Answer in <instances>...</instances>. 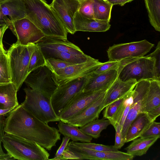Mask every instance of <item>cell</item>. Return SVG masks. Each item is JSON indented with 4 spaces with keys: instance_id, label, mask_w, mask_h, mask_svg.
I'll return each instance as SVG.
<instances>
[{
    "instance_id": "cell-1",
    "label": "cell",
    "mask_w": 160,
    "mask_h": 160,
    "mask_svg": "<svg viewBox=\"0 0 160 160\" xmlns=\"http://www.w3.org/2000/svg\"><path fill=\"white\" fill-rule=\"evenodd\" d=\"M4 130L5 133L35 142L49 151L61 139L58 129L39 120L21 104L7 116Z\"/></svg>"
},
{
    "instance_id": "cell-2",
    "label": "cell",
    "mask_w": 160,
    "mask_h": 160,
    "mask_svg": "<svg viewBox=\"0 0 160 160\" xmlns=\"http://www.w3.org/2000/svg\"><path fill=\"white\" fill-rule=\"evenodd\" d=\"M22 1L25 18L32 22L45 36L67 40L68 32L46 0Z\"/></svg>"
},
{
    "instance_id": "cell-3",
    "label": "cell",
    "mask_w": 160,
    "mask_h": 160,
    "mask_svg": "<svg viewBox=\"0 0 160 160\" xmlns=\"http://www.w3.org/2000/svg\"><path fill=\"white\" fill-rule=\"evenodd\" d=\"M36 46V43L24 45L16 42L7 51L11 82L16 86L18 91L28 75L29 62Z\"/></svg>"
},
{
    "instance_id": "cell-4",
    "label": "cell",
    "mask_w": 160,
    "mask_h": 160,
    "mask_svg": "<svg viewBox=\"0 0 160 160\" xmlns=\"http://www.w3.org/2000/svg\"><path fill=\"white\" fill-rule=\"evenodd\" d=\"M2 142L7 153L14 159L48 160L50 154L38 143L5 133Z\"/></svg>"
},
{
    "instance_id": "cell-5",
    "label": "cell",
    "mask_w": 160,
    "mask_h": 160,
    "mask_svg": "<svg viewBox=\"0 0 160 160\" xmlns=\"http://www.w3.org/2000/svg\"><path fill=\"white\" fill-rule=\"evenodd\" d=\"M119 62L117 78L122 81L131 79H135L137 82L143 80H158L155 72V59L152 57L148 55Z\"/></svg>"
},
{
    "instance_id": "cell-6",
    "label": "cell",
    "mask_w": 160,
    "mask_h": 160,
    "mask_svg": "<svg viewBox=\"0 0 160 160\" xmlns=\"http://www.w3.org/2000/svg\"><path fill=\"white\" fill-rule=\"evenodd\" d=\"M23 90L26 93L25 98L21 104L25 109L47 124L50 122L60 121L53 109L50 98L29 88Z\"/></svg>"
},
{
    "instance_id": "cell-7",
    "label": "cell",
    "mask_w": 160,
    "mask_h": 160,
    "mask_svg": "<svg viewBox=\"0 0 160 160\" xmlns=\"http://www.w3.org/2000/svg\"><path fill=\"white\" fill-rule=\"evenodd\" d=\"M102 62L93 58L85 62L68 66L52 72V78L57 87L73 80L91 75Z\"/></svg>"
},
{
    "instance_id": "cell-8",
    "label": "cell",
    "mask_w": 160,
    "mask_h": 160,
    "mask_svg": "<svg viewBox=\"0 0 160 160\" xmlns=\"http://www.w3.org/2000/svg\"><path fill=\"white\" fill-rule=\"evenodd\" d=\"M90 75L57 87L50 98V101L53 109L58 117L68 102L77 93L83 90Z\"/></svg>"
},
{
    "instance_id": "cell-9",
    "label": "cell",
    "mask_w": 160,
    "mask_h": 160,
    "mask_svg": "<svg viewBox=\"0 0 160 160\" xmlns=\"http://www.w3.org/2000/svg\"><path fill=\"white\" fill-rule=\"evenodd\" d=\"M67 157L71 159L132 160L134 156L119 151L107 152L95 151L77 146L72 141L68 142L65 149Z\"/></svg>"
},
{
    "instance_id": "cell-10",
    "label": "cell",
    "mask_w": 160,
    "mask_h": 160,
    "mask_svg": "<svg viewBox=\"0 0 160 160\" xmlns=\"http://www.w3.org/2000/svg\"><path fill=\"white\" fill-rule=\"evenodd\" d=\"M154 46L146 40L114 44L107 51L108 61H119L128 58L143 57Z\"/></svg>"
},
{
    "instance_id": "cell-11",
    "label": "cell",
    "mask_w": 160,
    "mask_h": 160,
    "mask_svg": "<svg viewBox=\"0 0 160 160\" xmlns=\"http://www.w3.org/2000/svg\"><path fill=\"white\" fill-rule=\"evenodd\" d=\"M106 90L85 91L77 93L68 102L59 117L61 122L66 123L93 102L99 97Z\"/></svg>"
},
{
    "instance_id": "cell-12",
    "label": "cell",
    "mask_w": 160,
    "mask_h": 160,
    "mask_svg": "<svg viewBox=\"0 0 160 160\" xmlns=\"http://www.w3.org/2000/svg\"><path fill=\"white\" fill-rule=\"evenodd\" d=\"M52 72L45 66L41 67L30 73L24 82L31 89L50 98L57 88Z\"/></svg>"
},
{
    "instance_id": "cell-13",
    "label": "cell",
    "mask_w": 160,
    "mask_h": 160,
    "mask_svg": "<svg viewBox=\"0 0 160 160\" xmlns=\"http://www.w3.org/2000/svg\"><path fill=\"white\" fill-rule=\"evenodd\" d=\"M150 84V80H142L137 83L133 89L132 102L122 130V136L125 141L129 127L138 114L141 112L145 104Z\"/></svg>"
},
{
    "instance_id": "cell-14",
    "label": "cell",
    "mask_w": 160,
    "mask_h": 160,
    "mask_svg": "<svg viewBox=\"0 0 160 160\" xmlns=\"http://www.w3.org/2000/svg\"><path fill=\"white\" fill-rule=\"evenodd\" d=\"M80 4L77 0H52L50 4L67 32L72 34L76 32L74 18Z\"/></svg>"
},
{
    "instance_id": "cell-15",
    "label": "cell",
    "mask_w": 160,
    "mask_h": 160,
    "mask_svg": "<svg viewBox=\"0 0 160 160\" xmlns=\"http://www.w3.org/2000/svg\"><path fill=\"white\" fill-rule=\"evenodd\" d=\"M17 42L22 45L36 43L45 37L32 22L26 18L12 22Z\"/></svg>"
},
{
    "instance_id": "cell-16",
    "label": "cell",
    "mask_w": 160,
    "mask_h": 160,
    "mask_svg": "<svg viewBox=\"0 0 160 160\" xmlns=\"http://www.w3.org/2000/svg\"><path fill=\"white\" fill-rule=\"evenodd\" d=\"M106 92L79 113L68 120L66 123L80 127L98 118L100 112L104 109L103 103Z\"/></svg>"
},
{
    "instance_id": "cell-17",
    "label": "cell",
    "mask_w": 160,
    "mask_h": 160,
    "mask_svg": "<svg viewBox=\"0 0 160 160\" xmlns=\"http://www.w3.org/2000/svg\"><path fill=\"white\" fill-rule=\"evenodd\" d=\"M36 44L42 51H56L78 55L85 54L79 47L68 40L45 36Z\"/></svg>"
},
{
    "instance_id": "cell-18",
    "label": "cell",
    "mask_w": 160,
    "mask_h": 160,
    "mask_svg": "<svg viewBox=\"0 0 160 160\" xmlns=\"http://www.w3.org/2000/svg\"><path fill=\"white\" fill-rule=\"evenodd\" d=\"M117 69H112L101 73L94 72L90 75L83 91H95L107 90L117 78Z\"/></svg>"
},
{
    "instance_id": "cell-19",
    "label": "cell",
    "mask_w": 160,
    "mask_h": 160,
    "mask_svg": "<svg viewBox=\"0 0 160 160\" xmlns=\"http://www.w3.org/2000/svg\"><path fill=\"white\" fill-rule=\"evenodd\" d=\"M137 81L131 79L123 81L117 78L106 90L103 103V107L115 101L124 96L134 88Z\"/></svg>"
},
{
    "instance_id": "cell-20",
    "label": "cell",
    "mask_w": 160,
    "mask_h": 160,
    "mask_svg": "<svg viewBox=\"0 0 160 160\" xmlns=\"http://www.w3.org/2000/svg\"><path fill=\"white\" fill-rule=\"evenodd\" d=\"M110 21L90 19L82 16L78 11L74 18V23L77 31L104 32L111 27Z\"/></svg>"
},
{
    "instance_id": "cell-21",
    "label": "cell",
    "mask_w": 160,
    "mask_h": 160,
    "mask_svg": "<svg viewBox=\"0 0 160 160\" xmlns=\"http://www.w3.org/2000/svg\"><path fill=\"white\" fill-rule=\"evenodd\" d=\"M0 19L8 16L13 22L25 18L24 6L22 0H0Z\"/></svg>"
},
{
    "instance_id": "cell-22",
    "label": "cell",
    "mask_w": 160,
    "mask_h": 160,
    "mask_svg": "<svg viewBox=\"0 0 160 160\" xmlns=\"http://www.w3.org/2000/svg\"><path fill=\"white\" fill-rule=\"evenodd\" d=\"M152 122L145 112L139 113L128 127L126 135L125 142L140 137Z\"/></svg>"
},
{
    "instance_id": "cell-23",
    "label": "cell",
    "mask_w": 160,
    "mask_h": 160,
    "mask_svg": "<svg viewBox=\"0 0 160 160\" xmlns=\"http://www.w3.org/2000/svg\"><path fill=\"white\" fill-rule=\"evenodd\" d=\"M18 90L12 82L0 83V109L15 108L18 105Z\"/></svg>"
},
{
    "instance_id": "cell-24",
    "label": "cell",
    "mask_w": 160,
    "mask_h": 160,
    "mask_svg": "<svg viewBox=\"0 0 160 160\" xmlns=\"http://www.w3.org/2000/svg\"><path fill=\"white\" fill-rule=\"evenodd\" d=\"M160 136L136 139L125 149L127 153L134 156L145 154L149 148L160 138Z\"/></svg>"
},
{
    "instance_id": "cell-25",
    "label": "cell",
    "mask_w": 160,
    "mask_h": 160,
    "mask_svg": "<svg viewBox=\"0 0 160 160\" xmlns=\"http://www.w3.org/2000/svg\"><path fill=\"white\" fill-rule=\"evenodd\" d=\"M58 126L59 133L64 136L68 137L74 142L80 141L82 142H91L92 138L87 135L78 128L74 126L59 121Z\"/></svg>"
},
{
    "instance_id": "cell-26",
    "label": "cell",
    "mask_w": 160,
    "mask_h": 160,
    "mask_svg": "<svg viewBox=\"0 0 160 160\" xmlns=\"http://www.w3.org/2000/svg\"><path fill=\"white\" fill-rule=\"evenodd\" d=\"M150 80L149 90L141 112H145L160 105V81Z\"/></svg>"
},
{
    "instance_id": "cell-27",
    "label": "cell",
    "mask_w": 160,
    "mask_h": 160,
    "mask_svg": "<svg viewBox=\"0 0 160 160\" xmlns=\"http://www.w3.org/2000/svg\"><path fill=\"white\" fill-rule=\"evenodd\" d=\"M42 51L46 59L49 58H54L73 64L82 63L93 58L85 54L82 55H78L67 52L56 51Z\"/></svg>"
},
{
    "instance_id": "cell-28",
    "label": "cell",
    "mask_w": 160,
    "mask_h": 160,
    "mask_svg": "<svg viewBox=\"0 0 160 160\" xmlns=\"http://www.w3.org/2000/svg\"><path fill=\"white\" fill-rule=\"evenodd\" d=\"M111 124L109 120L104 118H98L80 127L79 129L85 134L94 138H98L100 136L101 132Z\"/></svg>"
},
{
    "instance_id": "cell-29",
    "label": "cell",
    "mask_w": 160,
    "mask_h": 160,
    "mask_svg": "<svg viewBox=\"0 0 160 160\" xmlns=\"http://www.w3.org/2000/svg\"><path fill=\"white\" fill-rule=\"evenodd\" d=\"M149 22L155 30L160 31V0H144Z\"/></svg>"
},
{
    "instance_id": "cell-30",
    "label": "cell",
    "mask_w": 160,
    "mask_h": 160,
    "mask_svg": "<svg viewBox=\"0 0 160 160\" xmlns=\"http://www.w3.org/2000/svg\"><path fill=\"white\" fill-rule=\"evenodd\" d=\"M94 19L110 21L113 5L102 0H93Z\"/></svg>"
},
{
    "instance_id": "cell-31",
    "label": "cell",
    "mask_w": 160,
    "mask_h": 160,
    "mask_svg": "<svg viewBox=\"0 0 160 160\" xmlns=\"http://www.w3.org/2000/svg\"><path fill=\"white\" fill-rule=\"evenodd\" d=\"M45 61L46 59L42 52L36 44L29 62L28 69V74L38 68L45 66Z\"/></svg>"
},
{
    "instance_id": "cell-32",
    "label": "cell",
    "mask_w": 160,
    "mask_h": 160,
    "mask_svg": "<svg viewBox=\"0 0 160 160\" xmlns=\"http://www.w3.org/2000/svg\"><path fill=\"white\" fill-rule=\"evenodd\" d=\"M125 96L110 103L105 107L103 112L104 118L109 120V121L111 120L123 102Z\"/></svg>"
},
{
    "instance_id": "cell-33",
    "label": "cell",
    "mask_w": 160,
    "mask_h": 160,
    "mask_svg": "<svg viewBox=\"0 0 160 160\" xmlns=\"http://www.w3.org/2000/svg\"><path fill=\"white\" fill-rule=\"evenodd\" d=\"M74 145L89 149L97 151L107 152H116L118 149L115 148L114 145L108 146L103 144L89 142H78L72 141Z\"/></svg>"
},
{
    "instance_id": "cell-34",
    "label": "cell",
    "mask_w": 160,
    "mask_h": 160,
    "mask_svg": "<svg viewBox=\"0 0 160 160\" xmlns=\"http://www.w3.org/2000/svg\"><path fill=\"white\" fill-rule=\"evenodd\" d=\"M73 64L63 61L59 59L49 58L46 59L45 66L52 72L59 69L65 68Z\"/></svg>"
},
{
    "instance_id": "cell-35",
    "label": "cell",
    "mask_w": 160,
    "mask_h": 160,
    "mask_svg": "<svg viewBox=\"0 0 160 160\" xmlns=\"http://www.w3.org/2000/svg\"><path fill=\"white\" fill-rule=\"evenodd\" d=\"M93 0H83L81 2L78 12L83 17L94 18Z\"/></svg>"
},
{
    "instance_id": "cell-36",
    "label": "cell",
    "mask_w": 160,
    "mask_h": 160,
    "mask_svg": "<svg viewBox=\"0 0 160 160\" xmlns=\"http://www.w3.org/2000/svg\"><path fill=\"white\" fill-rule=\"evenodd\" d=\"M0 74L11 81L10 70L7 53H0Z\"/></svg>"
},
{
    "instance_id": "cell-37",
    "label": "cell",
    "mask_w": 160,
    "mask_h": 160,
    "mask_svg": "<svg viewBox=\"0 0 160 160\" xmlns=\"http://www.w3.org/2000/svg\"><path fill=\"white\" fill-rule=\"evenodd\" d=\"M160 136V123L152 122L140 137L147 138Z\"/></svg>"
},
{
    "instance_id": "cell-38",
    "label": "cell",
    "mask_w": 160,
    "mask_h": 160,
    "mask_svg": "<svg viewBox=\"0 0 160 160\" xmlns=\"http://www.w3.org/2000/svg\"><path fill=\"white\" fill-rule=\"evenodd\" d=\"M155 59V72L157 78L160 81V43L159 41L155 50L148 55Z\"/></svg>"
},
{
    "instance_id": "cell-39",
    "label": "cell",
    "mask_w": 160,
    "mask_h": 160,
    "mask_svg": "<svg viewBox=\"0 0 160 160\" xmlns=\"http://www.w3.org/2000/svg\"><path fill=\"white\" fill-rule=\"evenodd\" d=\"M119 65V62L108 61L102 63L94 71L96 73H101L110 70L118 69Z\"/></svg>"
},
{
    "instance_id": "cell-40",
    "label": "cell",
    "mask_w": 160,
    "mask_h": 160,
    "mask_svg": "<svg viewBox=\"0 0 160 160\" xmlns=\"http://www.w3.org/2000/svg\"><path fill=\"white\" fill-rule=\"evenodd\" d=\"M116 131L114 147L118 149L121 148L125 143V141L123 138L122 130V128L118 124L115 129Z\"/></svg>"
},
{
    "instance_id": "cell-41",
    "label": "cell",
    "mask_w": 160,
    "mask_h": 160,
    "mask_svg": "<svg viewBox=\"0 0 160 160\" xmlns=\"http://www.w3.org/2000/svg\"><path fill=\"white\" fill-rule=\"evenodd\" d=\"M70 138L68 136H64L62 143L57 150L54 157L49 160H61L63 153L69 142Z\"/></svg>"
},
{
    "instance_id": "cell-42",
    "label": "cell",
    "mask_w": 160,
    "mask_h": 160,
    "mask_svg": "<svg viewBox=\"0 0 160 160\" xmlns=\"http://www.w3.org/2000/svg\"><path fill=\"white\" fill-rule=\"evenodd\" d=\"M145 112L152 122L155 121L160 114V105Z\"/></svg>"
},
{
    "instance_id": "cell-43",
    "label": "cell",
    "mask_w": 160,
    "mask_h": 160,
    "mask_svg": "<svg viewBox=\"0 0 160 160\" xmlns=\"http://www.w3.org/2000/svg\"><path fill=\"white\" fill-rule=\"evenodd\" d=\"M5 119V116H0V155L5 154L2 149L1 146V142H2L3 138L5 134L4 128Z\"/></svg>"
},
{
    "instance_id": "cell-44",
    "label": "cell",
    "mask_w": 160,
    "mask_h": 160,
    "mask_svg": "<svg viewBox=\"0 0 160 160\" xmlns=\"http://www.w3.org/2000/svg\"><path fill=\"white\" fill-rule=\"evenodd\" d=\"M134 0H111L109 2L113 5L119 4L121 6H123L126 3L131 2Z\"/></svg>"
},
{
    "instance_id": "cell-45",
    "label": "cell",
    "mask_w": 160,
    "mask_h": 160,
    "mask_svg": "<svg viewBox=\"0 0 160 160\" xmlns=\"http://www.w3.org/2000/svg\"><path fill=\"white\" fill-rule=\"evenodd\" d=\"M15 108L0 109V116H7L10 112Z\"/></svg>"
},
{
    "instance_id": "cell-46",
    "label": "cell",
    "mask_w": 160,
    "mask_h": 160,
    "mask_svg": "<svg viewBox=\"0 0 160 160\" xmlns=\"http://www.w3.org/2000/svg\"><path fill=\"white\" fill-rule=\"evenodd\" d=\"M14 159L9 154L5 153L4 154L0 155V160H14Z\"/></svg>"
},
{
    "instance_id": "cell-47",
    "label": "cell",
    "mask_w": 160,
    "mask_h": 160,
    "mask_svg": "<svg viewBox=\"0 0 160 160\" xmlns=\"http://www.w3.org/2000/svg\"><path fill=\"white\" fill-rule=\"evenodd\" d=\"M11 82L10 80L7 79L0 74V83H5Z\"/></svg>"
},
{
    "instance_id": "cell-48",
    "label": "cell",
    "mask_w": 160,
    "mask_h": 160,
    "mask_svg": "<svg viewBox=\"0 0 160 160\" xmlns=\"http://www.w3.org/2000/svg\"><path fill=\"white\" fill-rule=\"evenodd\" d=\"M103 0V1H105V2H109L111 0Z\"/></svg>"
},
{
    "instance_id": "cell-49",
    "label": "cell",
    "mask_w": 160,
    "mask_h": 160,
    "mask_svg": "<svg viewBox=\"0 0 160 160\" xmlns=\"http://www.w3.org/2000/svg\"><path fill=\"white\" fill-rule=\"evenodd\" d=\"M79 2H82L83 0H77Z\"/></svg>"
},
{
    "instance_id": "cell-50",
    "label": "cell",
    "mask_w": 160,
    "mask_h": 160,
    "mask_svg": "<svg viewBox=\"0 0 160 160\" xmlns=\"http://www.w3.org/2000/svg\"><path fill=\"white\" fill-rule=\"evenodd\" d=\"M0 50H1V49H0Z\"/></svg>"
}]
</instances>
